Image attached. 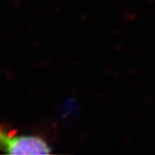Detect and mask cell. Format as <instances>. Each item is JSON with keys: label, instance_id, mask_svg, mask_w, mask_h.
I'll return each instance as SVG.
<instances>
[{"label": "cell", "instance_id": "6da1fadb", "mask_svg": "<svg viewBox=\"0 0 155 155\" xmlns=\"http://www.w3.org/2000/svg\"><path fill=\"white\" fill-rule=\"evenodd\" d=\"M17 130L0 122V150L10 154H48L52 147L39 135H16Z\"/></svg>", "mask_w": 155, "mask_h": 155}]
</instances>
